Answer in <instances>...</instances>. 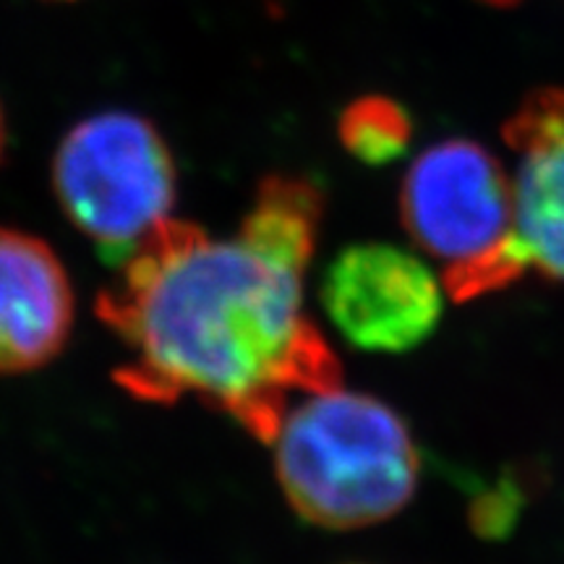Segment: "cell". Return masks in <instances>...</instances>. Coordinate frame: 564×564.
<instances>
[{
    "label": "cell",
    "mask_w": 564,
    "mask_h": 564,
    "mask_svg": "<svg viewBox=\"0 0 564 564\" xmlns=\"http://www.w3.org/2000/svg\"><path fill=\"white\" fill-rule=\"evenodd\" d=\"M324 212L306 178L270 175L232 238L162 220L97 295L126 361L116 382L147 403L196 398L274 442L293 392L343 387V366L303 308Z\"/></svg>",
    "instance_id": "1"
},
{
    "label": "cell",
    "mask_w": 564,
    "mask_h": 564,
    "mask_svg": "<svg viewBox=\"0 0 564 564\" xmlns=\"http://www.w3.org/2000/svg\"><path fill=\"white\" fill-rule=\"evenodd\" d=\"M400 220L442 264L453 301L505 291L528 272L514 232L512 175L476 141H442L413 162L400 188Z\"/></svg>",
    "instance_id": "3"
},
{
    "label": "cell",
    "mask_w": 564,
    "mask_h": 564,
    "mask_svg": "<svg viewBox=\"0 0 564 564\" xmlns=\"http://www.w3.org/2000/svg\"><path fill=\"white\" fill-rule=\"evenodd\" d=\"M74 288L51 246L0 228V373L51 364L74 327Z\"/></svg>",
    "instance_id": "7"
},
{
    "label": "cell",
    "mask_w": 564,
    "mask_h": 564,
    "mask_svg": "<svg viewBox=\"0 0 564 564\" xmlns=\"http://www.w3.org/2000/svg\"><path fill=\"white\" fill-rule=\"evenodd\" d=\"M274 474L299 518L329 531L390 520L419 486V449L405 421L369 394H308L274 436Z\"/></svg>",
    "instance_id": "2"
},
{
    "label": "cell",
    "mask_w": 564,
    "mask_h": 564,
    "mask_svg": "<svg viewBox=\"0 0 564 564\" xmlns=\"http://www.w3.org/2000/svg\"><path fill=\"white\" fill-rule=\"evenodd\" d=\"M486 3H494V6H512V3H518V0H486Z\"/></svg>",
    "instance_id": "10"
},
{
    "label": "cell",
    "mask_w": 564,
    "mask_h": 564,
    "mask_svg": "<svg viewBox=\"0 0 564 564\" xmlns=\"http://www.w3.org/2000/svg\"><path fill=\"white\" fill-rule=\"evenodd\" d=\"M319 299L337 333L369 352H405L442 319L444 285L415 253L356 243L322 274Z\"/></svg>",
    "instance_id": "5"
},
{
    "label": "cell",
    "mask_w": 564,
    "mask_h": 564,
    "mask_svg": "<svg viewBox=\"0 0 564 564\" xmlns=\"http://www.w3.org/2000/svg\"><path fill=\"white\" fill-rule=\"evenodd\" d=\"M53 188L68 220L118 267L171 217L178 181L171 147L147 118L100 112L63 137Z\"/></svg>",
    "instance_id": "4"
},
{
    "label": "cell",
    "mask_w": 564,
    "mask_h": 564,
    "mask_svg": "<svg viewBox=\"0 0 564 564\" xmlns=\"http://www.w3.org/2000/svg\"><path fill=\"white\" fill-rule=\"evenodd\" d=\"M340 139L356 160L366 165H387L405 152L411 121L400 105L382 97H366L343 112Z\"/></svg>",
    "instance_id": "8"
},
{
    "label": "cell",
    "mask_w": 564,
    "mask_h": 564,
    "mask_svg": "<svg viewBox=\"0 0 564 564\" xmlns=\"http://www.w3.org/2000/svg\"><path fill=\"white\" fill-rule=\"evenodd\" d=\"M6 152V118H3V108H0V160H3Z\"/></svg>",
    "instance_id": "9"
},
{
    "label": "cell",
    "mask_w": 564,
    "mask_h": 564,
    "mask_svg": "<svg viewBox=\"0 0 564 564\" xmlns=\"http://www.w3.org/2000/svg\"><path fill=\"white\" fill-rule=\"evenodd\" d=\"M514 232L528 270L564 282V89H539L505 123Z\"/></svg>",
    "instance_id": "6"
}]
</instances>
